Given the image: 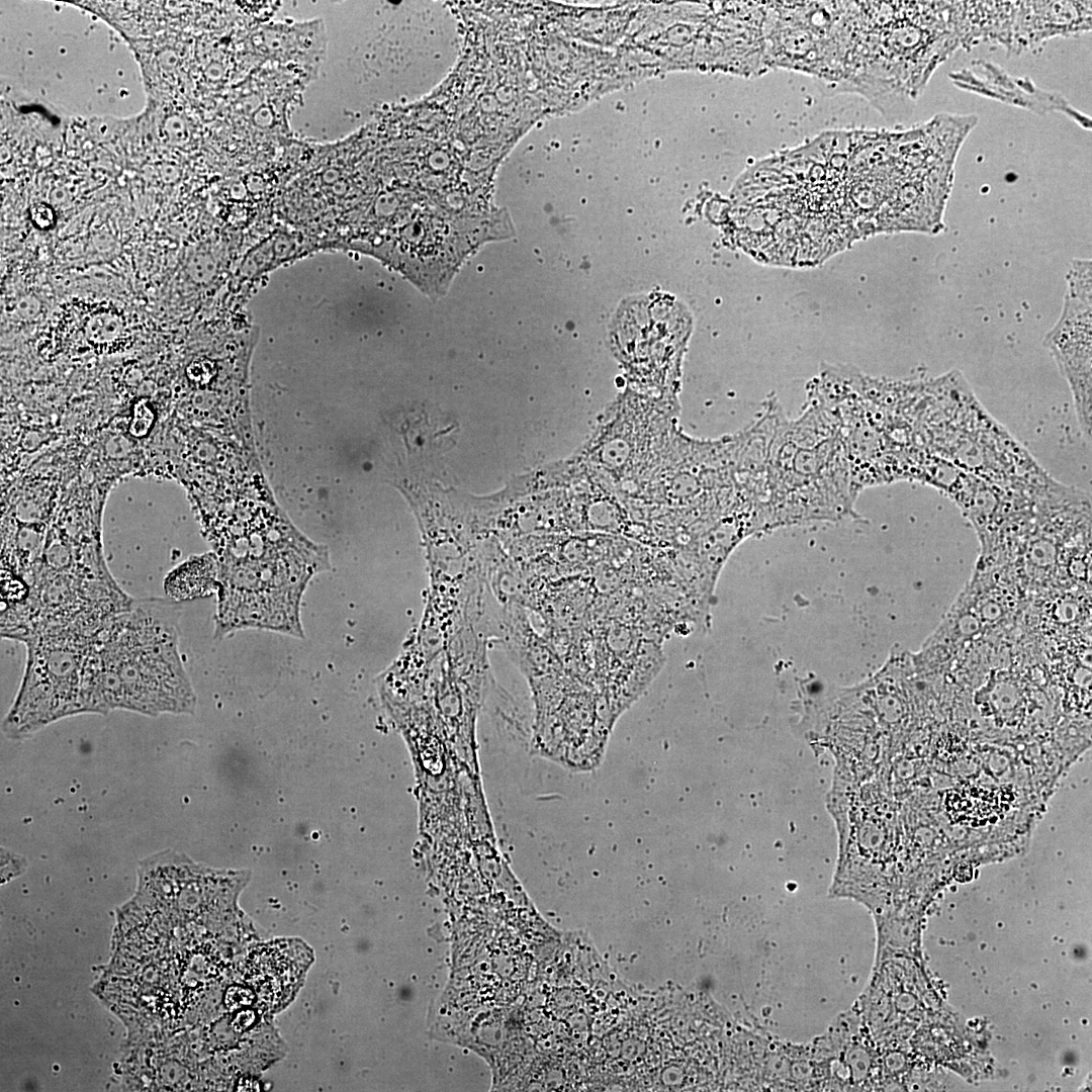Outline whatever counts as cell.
Segmentation results:
<instances>
[{
    "instance_id": "obj_3",
    "label": "cell",
    "mask_w": 1092,
    "mask_h": 1092,
    "mask_svg": "<svg viewBox=\"0 0 1092 1092\" xmlns=\"http://www.w3.org/2000/svg\"><path fill=\"white\" fill-rule=\"evenodd\" d=\"M42 337L57 351L102 354L125 348L133 333L125 312L111 301L73 299L52 314Z\"/></svg>"
},
{
    "instance_id": "obj_6",
    "label": "cell",
    "mask_w": 1092,
    "mask_h": 1092,
    "mask_svg": "<svg viewBox=\"0 0 1092 1092\" xmlns=\"http://www.w3.org/2000/svg\"><path fill=\"white\" fill-rule=\"evenodd\" d=\"M218 587V570L210 555L189 559L170 572L164 582L168 598L175 602L209 596Z\"/></svg>"
},
{
    "instance_id": "obj_9",
    "label": "cell",
    "mask_w": 1092,
    "mask_h": 1092,
    "mask_svg": "<svg viewBox=\"0 0 1092 1092\" xmlns=\"http://www.w3.org/2000/svg\"><path fill=\"white\" fill-rule=\"evenodd\" d=\"M2 854H4L10 861L9 868L1 870L2 883H6L14 877L20 875L25 870L26 861L24 859H21L20 856H16L15 859L11 860L12 853L7 852L6 850L5 852L2 851Z\"/></svg>"
},
{
    "instance_id": "obj_2",
    "label": "cell",
    "mask_w": 1092,
    "mask_h": 1092,
    "mask_svg": "<svg viewBox=\"0 0 1092 1092\" xmlns=\"http://www.w3.org/2000/svg\"><path fill=\"white\" fill-rule=\"evenodd\" d=\"M101 632L50 629L23 641L24 675L3 721L6 735L19 738L58 719L85 713L89 664Z\"/></svg>"
},
{
    "instance_id": "obj_11",
    "label": "cell",
    "mask_w": 1092,
    "mask_h": 1092,
    "mask_svg": "<svg viewBox=\"0 0 1092 1092\" xmlns=\"http://www.w3.org/2000/svg\"><path fill=\"white\" fill-rule=\"evenodd\" d=\"M254 121L260 126H268L273 121V113L268 107H260L254 114Z\"/></svg>"
},
{
    "instance_id": "obj_4",
    "label": "cell",
    "mask_w": 1092,
    "mask_h": 1092,
    "mask_svg": "<svg viewBox=\"0 0 1092 1092\" xmlns=\"http://www.w3.org/2000/svg\"><path fill=\"white\" fill-rule=\"evenodd\" d=\"M1044 346L1068 381L1079 425L1091 443V304L1065 295L1063 310Z\"/></svg>"
},
{
    "instance_id": "obj_5",
    "label": "cell",
    "mask_w": 1092,
    "mask_h": 1092,
    "mask_svg": "<svg viewBox=\"0 0 1092 1092\" xmlns=\"http://www.w3.org/2000/svg\"><path fill=\"white\" fill-rule=\"evenodd\" d=\"M312 961L311 949L298 939H277L257 946L249 954L246 980L258 1004L269 1011L289 1004Z\"/></svg>"
},
{
    "instance_id": "obj_8",
    "label": "cell",
    "mask_w": 1092,
    "mask_h": 1092,
    "mask_svg": "<svg viewBox=\"0 0 1092 1092\" xmlns=\"http://www.w3.org/2000/svg\"><path fill=\"white\" fill-rule=\"evenodd\" d=\"M154 420L155 415L149 401L144 398L138 400L132 406L129 433L136 438L147 436L154 424Z\"/></svg>"
},
{
    "instance_id": "obj_12",
    "label": "cell",
    "mask_w": 1092,
    "mask_h": 1092,
    "mask_svg": "<svg viewBox=\"0 0 1092 1092\" xmlns=\"http://www.w3.org/2000/svg\"><path fill=\"white\" fill-rule=\"evenodd\" d=\"M339 176L340 174L338 170L330 168L324 172L323 179L326 183L335 184L338 181Z\"/></svg>"
},
{
    "instance_id": "obj_10",
    "label": "cell",
    "mask_w": 1092,
    "mask_h": 1092,
    "mask_svg": "<svg viewBox=\"0 0 1092 1092\" xmlns=\"http://www.w3.org/2000/svg\"><path fill=\"white\" fill-rule=\"evenodd\" d=\"M31 214L33 221L36 223L37 226L41 229L50 226L53 222L54 212L49 206L44 204H37L33 206Z\"/></svg>"
},
{
    "instance_id": "obj_1",
    "label": "cell",
    "mask_w": 1092,
    "mask_h": 1092,
    "mask_svg": "<svg viewBox=\"0 0 1092 1092\" xmlns=\"http://www.w3.org/2000/svg\"><path fill=\"white\" fill-rule=\"evenodd\" d=\"M176 603L169 598L133 600L102 630L93 657L89 713L194 712L196 696L179 652Z\"/></svg>"
},
{
    "instance_id": "obj_7",
    "label": "cell",
    "mask_w": 1092,
    "mask_h": 1092,
    "mask_svg": "<svg viewBox=\"0 0 1092 1092\" xmlns=\"http://www.w3.org/2000/svg\"><path fill=\"white\" fill-rule=\"evenodd\" d=\"M1067 295L1091 303V261L1074 260L1068 276Z\"/></svg>"
}]
</instances>
